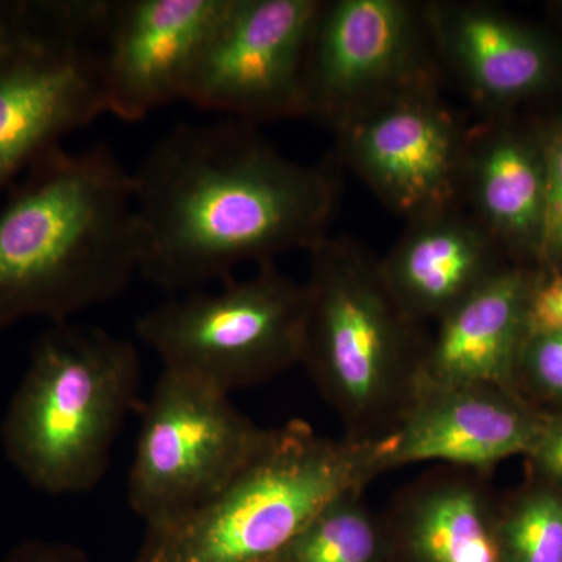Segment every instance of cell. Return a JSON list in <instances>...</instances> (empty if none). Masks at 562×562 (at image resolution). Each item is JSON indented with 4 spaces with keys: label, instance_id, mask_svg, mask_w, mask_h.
Returning a JSON list of instances; mask_svg holds the SVG:
<instances>
[{
    "label": "cell",
    "instance_id": "1",
    "mask_svg": "<svg viewBox=\"0 0 562 562\" xmlns=\"http://www.w3.org/2000/svg\"><path fill=\"white\" fill-rule=\"evenodd\" d=\"M139 273L169 294L228 280L244 262L312 251L328 238L339 180L291 160L251 124H180L132 173Z\"/></svg>",
    "mask_w": 562,
    "mask_h": 562
},
{
    "label": "cell",
    "instance_id": "2",
    "mask_svg": "<svg viewBox=\"0 0 562 562\" xmlns=\"http://www.w3.org/2000/svg\"><path fill=\"white\" fill-rule=\"evenodd\" d=\"M139 273L132 173L105 146L57 147L9 190L0 211V331L50 324L114 301Z\"/></svg>",
    "mask_w": 562,
    "mask_h": 562
},
{
    "label": "cell",
    "instance_id": "3",
    "mask_svg": "<svg viewBox=\"0 0 562 562\" xmlns=\"http://www.w3.org/2000/svg\"><path fill=\"white\" fill-rule=\"evenodd\" d=\"M143 368L135 344L88 325L50 324L7 406L0 442L33 490L63 497L102 482Z\"/></svg>",
    "mask_w": 562,
    "mask_h": 562
},
{
    "label": "cell",
    "instance_id": "4",
    "mask_svg": "<svg viewBox=\"0 0 562 562\" xmlns=\"http://www.w3.org/2000/svg\"><path fill=\"white\" fill-rule=\"evenodd\" d=\"M308 254L301 364L344 436L379 441L419 383L428 338L360 244L328 236Z\"/></svg>",
    "mask_w": 562,
    "mask_h": 562
},
{
    "label": "cell",
    "instance_id": "5",
    "mask_svg": "<svg viewBox=\"0 0 562 562\" xmlns=\"http://www.w3.org/2000/svg\"><path fill=\"white\" fill-rule=\"evenodd\" d=\"M382 473V439L325 438L292 420L209 502L146 528L136 562H272L331 502Z\"/></svg>",
    "mask_w": 562,
    "mask_h": 562
},
{
    "label": "cell",
    "instance_id": "6",
    "mask_svg": "<svg viewBox=\"0 0 562 562\" xmlns=\"http://www.w3.org/2000/svg\"><path fill=\"white\" fill-rule=\"evenodd\" d=\"M305 317V281L266 262L220 291L171 295L143 314L135 331L166 371L232 394L301 364Z\"/></svg>",
    "mask_w": 562,
    "mask_h": 562
},
{
    "label": "cell",
    "instance_id": "7",
    "mask_svg": "<svg viewBox=\"0 0 562 562\" xmlns=\"http://www.w3.org/2000/svg\"><path fill=\"white\" fill-rule=\"evenodd\" d=\"M225 394L162 369L144 408L128 503L146 528L187 516L225 486L268 438Z\"/></svg>",
    "mask_w": 562,
    "mask_h": 562
},
{
    "label": "cell",
    "instance_id": "8",
    "mask_svg": "<svg viewBox=\"0 0 562 562\" xmlns=\"http://www.w3.org/2000/svg\"><path fill=\"white\" fill-rule=\"evenodd\" d=\"M47 21L0 61V194L63 138L106 113L98 52L105 2H46Z\"/></svg>",
    "mask_w": 562,
    "mask_h": 562
},
{
    "label": "cell",
    "instance_id": "9",
    "mask_svg": "<svg viewBox=\"0 0 562 562\" xmlns=\"http://www.w3.org/2000/svg\"><path fill=\"white\" fill-rule=\"evenodd\" d=\"M422 3L322 2L303 66L306 117L333 131L387 99L438 87Z\"/></svg>",
    "mask_w": 562,
    "mask_h": 562
},
{
    "label": "cell",
    "instance_id": "10",
    "mask_svg": "<svg viewBox=\"0 0 562 562\" xmlns=\"http://www.w3.org/2000/svg\"><path fill=\"white\" fill-rule=\"evenodd\" d=\"M321 0H227L183 101L254 122L306 117L303 66Z\"/></svg>",
    "mask_w": 562,
    "mask_h": 562
},
{
    "label": "cell",
    "instance_id": "11",
    "mask_svg": "<svg viewBox=\"0 0 562 562\" xmlns=\"http://www.w3.org/2000/svg\"><path fill=\"white\" fill-rule=\"evenodd\" d=\"M335 132L344 162L406 222L461 205L469 131L438 87L387 99Z\"/></svg>",
    "mask_w": 562,
    "mask_h": 562
},
{
    "label": "cell",
    "instance_id": "12",
    "mask_svg": "<svg viewBox=\"0 0 562 562\" xmlns=\"http://www.w3.org/2000/svg\"><path fill=\"white\" fill-rule=\"evenodd\" d=\"M227 0L110 2L98 52L106 113L136 122L183 101L188 79Z\"/></svg>",
    "mask_w": 562,
    "mask_h": 562
},
{
    "label": "cell",
    "instance_id": "13",
    "mask_svg": "<svg viewBox=\"0 0 562 562\" xmlns=\"http://www.w3.org/2000/svg\"><path fill=\"white\" fill-rule=\"evenodd\" d=\"M541 419V409L517 391L419 382L382 439L383 473L420 462L486 473L498 462L525 458Z\"/></svg>",
    "mask_w": 562,
    "mask_h": 562
},
{
    "label": "cell",
    "instance_id": "14",
    "mask_svg": "<svg viewBox=\"0 0 562 562\" xmlns=\"http://www.w3.org/2000/svg\"><path fill=\"white\" fill-rule=\"evenodd\" d=\"M432 50L465 94L491 116L549 94L562 57L546 33L487 3H422Z\"/></svg>",
    "mask_w": 562,
    "mask_h": 562
},
{
    "label": "cell",
    "instance_id": "15",
    "mask_svg": "<svg viewBox=\"0 0 562 562\" xmlns=\"http://www.w3.org/2000/svg\"><path fill=\"white\" fill-rule=\"evenodd\" d=\"M538 276L536 269L508 265L436 322L419 382L517 391V368L528 339V302Z\"/></svg>",
    "mask_w": 562,
    "mask_h": 562
},
{
    "label": "cell",
    "instance_id": "16",
    "mask_svg": "<svg viewBox=\"0 0 562 562\" xmlns=\"http://www.w3.org/2000/svg\"><path fill=\"white\" fill-rule=\"evenodd\" d=\"M462 201L513 260L538 262L546 214V162L535 127L505 114L469 131Z\"/></svg>",
    "mask_w": 562,
    "mask_h": 562
},
{
    "label": "cell",
    "instance_id": "17",
    "mask_svg": "<svg viewBox=\"0 0 562 562\" xmlns=\"http://www.w3.org/2000/svg\"><path fill=\"white\" fill-rule=\"evenodd\" d=\"M503 250L460 206L409 221L379 260L391 294L412 319L438 322L506 268Z\"/></svg>",
    "mask_w": 562,
    "mask_h": 562
},
{
    "label": "cell",
    "instance_id": "18",
    "mask_svg": "<svg viewBox=\"0 0 562 562\" xmlns=\"http://www.w3.org/2000/svg\"><path fill=\"white\" fill-rule=\"evenodd\" d=\"M483 475L449 468L422 476L398 495L392 525L409 561L502 562L501 506Z\"/></svg>",
    "mask_w": 562,
    "mask_h": 562
},
{
    "label": "cell",
    "instance_id": "19",
    "mask_svg": "<svg viewBox=\"0 0 562 562\" xmlns=\"http://www.w3.org/2000/svg\"><path fill=\"white\" fill-rule=\"evenodd\" d=\"M362 494L331 502L272 562H383L387 531Z\"/></svg>",
    "mask_w": 562,
    "mask_h": 562
},
{
    "label": "cell",
    "instance_id": "20",
    "mask_svg": "<svg viewBox=\"0 0 562 562\" xmlns=\"http://www.w3.org/2000/svg\"><path fill=\"white\" fill-rule=\"evenodd\" d=\"M502 562H562V487L543 480L501 506Z\"/></svg>",
    "mask_w": 562,
    "mask_h": 562
},
{
    "label": "cell",
    "instance_id": "21",
    "mask_svg": "<svg viewBox=\"0 0 562 562\" xmlns=\"http://www.w3.org/2000/svg\"><path fill=\"white\" fill-rule=\"evenodd\" d=\"M546 162V214L536 271L562 273V113L536 125Z\"/></svg>",
    "mask_w": 562,
    "mask_h": 562
},
{
    "label": "cell",
    "instance_id": "22",
    "mask_svg": "<svg viewBox=\"0 0 562 562\" xmlns=\"http://www.w3.org/2000/svg\"><path fill=\"white\" fill-rule=\"evenodd\" d=\"M517 392L543 413H562V333L530 336L520 355Z\"/></svg>",
    "mask_w": 562,
    "mask_h": 562
},
{
    "label": "cell",
    "instance_id": "23",
    "mask_svg": "<svg viewBox=\"0 0 562 562\" xmlns=\"http://www.w3.org/2000/svg\"><path fill=\"white\" fill-rule=\"evenodd\" d=\"M46 21V2H0V61L27 44Z\"/></svg>",
    "mask_w": 562,
    "mask_h": 562
},
{
    "label": "cell",
    "instance_id": "24",
    "mask_svg": "<svg viewBox=\"0 0 562 562\" xmlns=\"http://www.w3.org/2000/svg\"><path fill=\"white\" fill-rule=\"evenodd\" d=\"M535 479L562 487V413H543L535 441L525 454Z\"/></svg>",
    "mask_w": 562,
    "mask_h": 562
},
{
    "label": "cell",
    "instance_id": "25",
    "mask_svg": "<svg viewBox=\"0 0 562 562\" xmlns=\"http://www.w3.org/2000/svg\"><path fill=\"white\" fill-rule=\"evenodd\" d=\"M527 324L528 338L562 333V273L539 272L528 302Z\"/></svg>",
    "mask_w": 562,
    "mask_h": 562
},
{
    "label": "cell",
    "instance_id": "26",
    "mask_svg": "<svg viewBox=\"0 0 562 562\" xmlns=\"http://www.w3.org/2000/svg\"><path fill=\"white\" fill-rule=\"evenodd\" d=\"M0 562H91L87 552L76 543L25 539L14 546Z\"/></svg>",
    "mask_w": 562,
    "mask_h": 562
},
{
    "label": "cell",
    "instance_id": "27",
    "mask_svg": "<svg viewBox=\"0 0 562 562\" xmlns=\"http://www.w3.org/2000/svg\"><path fill=\"white\" fill-rule=\"evenodd\" d=\"M554 9H557L558 11H560L561 16H562V2L554 3Z\"/></svg>",
    "mask_w": 562,
    "mask_h": 562
}]
</instances>
